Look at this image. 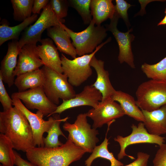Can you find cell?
<instances>
[{"mask_svg":"<svg viewBox=\"0 0 166 166\" xmlns=\"http://www.w3.org/2000/svg\"><path fill=\"white\" fill-rule=\"evenodd\" d=\"M111 99L119 103L125 115L137 121L144 122L143 113L137 105L136 100L131 95L121 90H116Z\"/></svg>","mask_w":166,"mask_h":166,"instance_id":"7402d4cb","label":"cell"},{"mask_svg":"<svg viewBox=\"0 0 166 166\" xmlns=\"http://www.w3.org/2000/svg\"><path fill=\"white\" fill-rule=\"evenodd\" d=\"M38 19L36 14H33L20 24L13 26H10L6 19H3L0 26V45L10 40H18L21 32L28 26Z\"/></svg>","mask_w":166,"mask_h":166,"instance_id":"603a6c76","label":"cell"},{"mask_svg":"<svg viewBox=\"0 0 166 166\" xmlns=\"http://www.w3.org/2000/svg\"><path fill=\"white\" fill-rule=\"evenodd\" d=\"M44 80V73L41 68L17 76L14 84L18 89V92H22L43 86Z\"/></svg>","mask_w":166,"mask_h":166,"instance_id":"d4e9b609","label":"cell"},{"mask_svg":"<svg viewBox=\"0 0 166 166\" xmlns=\"http://www.w3.org/2000/svg\"><path fill=\"white\" fill-rule=\"evenodd\" d=\"M86 113L78 115L74 123L65 122L63 128L69 132L68 136L77 146L85 149L87 152H92L99 140L97 137L98 131L88 122Z\"/></svg>","mask_w":166,"mask_h":166,"instance_id":"52a82bcc","label":"cell"},{"mask_svg":"<svg viewBox=\"0 0 166 166\" xmlns=\"http://www.w3.org/2000/svg\"><path fill=\"white\" fill-rule=\"evenodd\" d=\"M115 2V13L119 18H122L128 26L129 23L128 10L132 5L124 0H116Z\"/></svg>","mask_w":166,"mask_h":166,"instance_id":"1f68e13d","label":"cell"},{"mask_svg":"<svg viewBox=\"0 0 166 166\" xmlns=\"http://www.w3.org/2000/svg\"><path fill=\"white\" fill-rule=\"evenodd\" d=\"M137 157L131 163L124 166H148V163L150 155L142 152H138Z\"/></svg>","mask_w":166,"mask_h":166,"instance_id":"e575fe53","label":"cell"},{"mask_svg":"<svg viewBox=\"0 0 166 166\" xmlns=\"http://www.w3.org/2000/svg\"><path fill=\"white\" fill-rule=\"evenodd\" d=\"M62 26L69 34L77 55L80 56L92 53L107 35L106 28L101 25L95 26L93 19L88 27L80 32L73 31L64 24Z\"/></svg>","mask_w":166,"mask_h":166,"instance_id":"3957f363","label":"cell"},{"mask_svg":"<svg viewBox=\"0 0 166 166\" xmlns=\"http://www.w3.org/2000/svg\"><path fill=\"white\" fill-rule=\"evenodd\" d=\"M119 18L115 13L113 18L110 19L109 24H106L105 28L107 31L111 32L117 42L119 50L118 60L120 63H122L125 62L132 68H135L131 47V42L134 39L135 36L130 33L132 29L126 32H121L118 29L117 25Z\"/></svg>","mask_w":166,"mask_h":166,"instance_id":"4fadbf2b","label":"cell"},{"mask_svg":"<svg viewBox=\"0 0 166 166\" xmlns=\"http://www.w3.org/2000/svg\"><path fill=\"white\" fill-rule=\"evenodd\" d=\"M111 37L99 45L89 54L70 60L62 54L61 57L63 73L67 76L68 81L72 86L77 87L86 81L93 73L90 65V61L96 53L105 45L110 42Z\"/></svg>","mask_w":166,"mask_h":166,"instance_id":"277c9868","label":"cell"},{"mask_svg":"<svg viewBox=\"0 0 166 166\" xmlns=\"http://www.w3.org/2000/svg\"><path fill=\"white\" fill-rule=\"evenodd\" d=\"M0 132L11 141L14 148L26 152L34 146L33 133L24 114L15 106L0 112Z\"/></svg>","mask_w":166,"mask_h":166,"instance_id":"6da1fadb","label":"cell"},{"mask_svg":"<svg viewBox=\"0 0 166 166\" xmlns=\"http://www.w3.org/2000/svg\"><path fill=\"white\" fill-rule=\"evenodd\" d=\"M90 65L96 72V80L92 85L101 93L102 98L101 101L111 98L116 90L111 84L108 71L104 69V61L97 59L95 55L90 61Z\"/></svg>","mask_w":166,"mask_h":166,"instance_id":"e0dca14e","label":"cell"},{"mask_svg":"<svg viewBox=\"0 0 166 166\" xmlns=\"http://www.w3.org/2000/svg\"><path fill=\"white\" fill-rule=\"evenodd\" d=\"M102 98L101 93L92 85L85 86L83 90L70 99L63 100L62 103L57 106L52 113L60 114L64 111L72 108L81 106H89L96 108Z\"/></svg>","mask_w":166,"mask_h":166,"instance_id":"5bb4252c","label":"cell"},{"mask_svg":"<svg viewBox=\"0 0 166 166\" xmlns=\"http://www.w3.org/2000/svg\"><path fill=\"white\" fill-rule=\"evenodd\" d=\"M13 105L19 109L25 115L31 128L33 133L34 145L35 147H44L43 140V135L47 132L54 121V117H49L47 121L43 119L44 116L40 111L38 110L36 113H34L28 109L18 98L11 96Z\"/></svg>","mask_w":166,"mask_h":166,"instance_id":"30bf717a","label":"cell"},{"mask_svg":"<svg viewBox=\"0 0 166 166\" xmlns=\"http://www.w3.org/2000/svg\"><path fill=\"white\" fill-rule=\"evenodd\" d=\"M136 104L141 110L151 111L166 105V81L153 79L144 82L136 93Z\"/></svg>","mask_w":166,"mask_h":166,"instance_id":"5b68a950","label":"cell"},{"mask_svg":"<svg viewBox=\"0 0 166 166\" xmlns=\"http://www.w3.org/2000/svg\"><path fill=\"white\" fill-rule=\"evenodd\" d=\"M8 46L6 54L1 61L0 75L3 82L10 87L14 84L15 79L14 73L17 64V57L21 49L18 40L10 41Z\"/></svg>","mask_w":166,"mask_h":166,"instance_id":"2e32d148","label":"cell"},{"mask_svg":"<svg viewBox=\"0 0 166 166\" xmlns=\"http://www.w3.org/2000/svg\"><path fill=\"white\" fill-rule=\"evenodd\" d=\"M15 156V165L17 166H38L32 162L23 159L20 155L14 151Z\"/></svg>","mask_w":166,"mask_h":166,"instance_id":"8d00e7d4","label":"cell"},{"mask_svg":"<svg viewBox=\"0 0 166 166\" xmlns=\"http://www.w3.org/2000/svg\"><path fill=\"white\" fill-rule=\"evenodd\" d=\"M42 69L45 77L43 88L51 101L57 105L59 103V99L66 100L75 96L76 92L69 82L66 75L45 65H43Z\"/></svg>","mask_w":166,"mask_h":166,"instance_id":"8992f818","label":"cell"},{"mask_svg":"<svg viewBox=\"0 0 166 166\" xmlns=\"http://www.w3.org/2000/svg\"><path fill=\"white\" fill-rule=\"evenodd\" d=\"M49 0H34L32 8L33 14H39L42 9H43L49 3Z\"/></svg>","mask_w":166,"mask_h":166,"instance_id":"d590c367","label":"cell"},{"mask_svg":"<svg viewBox=\"0 0 166 166\" xmlns=\"http://www.w3.org/2000/svg\"><path fill=\"white\" fill-rule=\"evenodd\" d=\"M0 166H4V165H2V164H0Z\"/></svg>","mask_w":166,"mask_h":166,"instance_id":"ab89813d","label":"cell"},{"mask_svg":"<svg viewBox=\"0 0 166 166\" xmlns=\"http://www.w3.org/2000/svg\"><path fill=\"white\" fill-rule=\"evenodd\" d=\"M2 77L0 75V101L4 111H6L12 107L13 102L12 98L9 95L4 86Z\"/></svg>","mask_w":166,"mask_h":166,"instance_id":"d6a6232c","label":"cell"},{"mask_svg":"<svg viewBox=\"0 0 166 166\" xmlns=\"http://www.w3.org/2000/svg\"><path fill=\"white\" fill-rule=\"evenodd\" d=\"M53 115L54 117V121L47 132V136L43 138L44 147L47 148H56L63 145V144L58 139L59 136L60 135L67 139L61 131L60 125L61 122L66 121L69 117H67L61 119L60 114H55Z\"/></svg>","mask_w":166,"mask_h":166,"instance_id":"484cf974","label":"cell"},{"mask_svg":"<svg viewBox=\"0 0 166 166\" xmlns=\"http://www.w3.org/2000/svg\"><path fill=\"white\" fill-rule=\"evenodd\" d=\"M159 147L153 160V166H166V144Z\"/></svg>","mask_w":166,"mask_h":166,"instance_id":"836d02e7","label":"cell"},{"mask_svg":"<svg viewBox=\"0 0 166 166\" xmlns=\"http://www.w3.org/2000/svg\"><path fill=\"white\" fill-rule=\"evenodd\" d=\"M41 44L37 46L39 55L44 65L61 73H63L61 57L57 49L49 38L42 39Z\"/></svg>","mask_w":166,"mask_h":166,"instance_id":"d6986e66","label":"cell"},{"mask_svg":"<svg viewBox=\"0 0 166 166\" xmlns=\"http://www.w3.org/2000/svg\"><path fill=\"white\" fill-rule=\"evenodd\" d=\"M65 22L64 19H59L51 9L49 3L43 9L39 18L33 25L26 29L18 41L21 48L29 44H37L41 40L42 33L49 27L60 26Z\"/></svg>","mask_w":166,"mask_h":166,"instance_id":"ba28073f","label":"cell"},{"mask_svg":"<svg viewBox=\"0 0 166 166\" xmlns=\"http://www.w3.org/2000/svg\"><path fill=\"white\" fill-rule=\"evenodd\" d=\"M47 34L56 45L61 52L71 56L73 59L76 57L75 48L70 40V37L64 29L62 24L51 27L47 29Z\"/></svg>","mask_w":166,"mask_h":166,"instance_id":"44dd1931","label":"cell"},{"mask_svg":"<svg viewBox=\"0 0 166 166\" xmlns=\"http://www.w3.org/2000/svg\"><path fill=\"white\" fill-rule=\"evenodd\" d=\"M86 114L93 121V127L95 129L105 124H111L116 119L125 115L120 104L111 98L100 101L96 108L89 109Z\"/></svg>","mask_w":166,"mask_h":166,"instance_id":"7c38bea8","label":"cell"},{"mask_svg":"<svg viewBox=\"0 0 166 166\" xmlns=\"http://www.w3.org/2000/svg\"><path fill=\"white\" fill-rule=\"evenodd\" d=\"M164 25H166V14L163 19L158 24L157 26H159Z\"/></svg>","mask_w":166,"mask_h":166,"instance_id":"74e56055","label":"cell"},{"mask_svg":"<svg viewBox=\"0 0 166 166\" xmlns=\"http://www.w3.org/2000/svg\"><path fill=\"white\" fill-rule=\"evenodd\" d=\"M14 146L5 135L0 134V162L4 166H14L15 156Z\"/></svg>","mask_w":166,"mask_h":166,"instance_id":"4316f807","label":"cell"},{"mask_svg":"<svg viewBox=\"0 0 166 166\" xmlns=\"http://www.w3.org/2000/svg\"><path fill=\"white\" fill-rule=\"evenodd\" d=\"M66 142L56 148L34 147L26 152L28 160L38 166H69L87 151L76 145L68 136Z\"/></svg>","mask_w":166,"mask_h":166,"instance_id":"7a4b0ae2","label":"cell"},{"mask_svg":"<svg viewBox=\"0 0 166 166\" xmlns=\"http://www.w3.org/2000/svg\"><path fill=\"white\" fill-rule=\"evenodd\" d=\"M107 133L103 141L94 148L91 155L85 161V166H123V164L108 150L109 143L106 137Z\"/></svg>","mask_w":166,"mask_h":166,"instance_id":"ac0fdd59","label":"cell"},{"mask_svg":"<svg viewBox=\"0 0 166 166\" xmlns=\"http://www.w3.org/2000/svg\"><path fill=\"white\" fill-rule=\"evenodd\" d=\"M141 110L144 118L143 123L149 133L159 136L166 134V105L151 111Z\"/></svg>","mask_w":166,"mask_h":166,"instance_id":"ffe728a7","label":"cell"},{"mask_svg":"<svg viewBox=\"0 0 166 166\" xmlns=\"http://www.w3.org/2000/svg\"><path fill=\"white\" fill-rule=\"evenodd\" d=\"M131 127L132 132L129 135L125 137L118 135L114 138V140L119 143L120 147V151L117 155L118 160L123 159L125 156L131 159H135L133 157L128 155L125 153L126 148L129 145L146 143L155 144L160 146L165 141L164 137L149 133L143 122H140L137 126L133 124Z\"/></svg>","mask_w":166,"mask_h":166,"instance_id":"9c48e42d","label":"cell"},{"mask_svg":"<svg viewBox=\"0 0 166 166\" xmlns=\"http://www.w3.org/2000/svg\"><path fill=\"white\" fill-rule=\"evenodd\" d=\"M69 6L74 8L81 17L85 24L89 25L92 18L90 5L91 0H69Z\"/></svg>","mask_w":166,"mask_h":166,"instance_id":"f546056e","label":"cell"},{"mask_svg":"<svg viewBox=\"0 0 166 166\" xmlns=\"http://www.w3.org/2000/svg\"><path fill=\"white\" fill-rule=\"evenodd\" d=\"M164 13H165V14H166V8L165 9V11H164Z\"/></svg>","mask_w":166,"mask_h":166,"instance_id":"f35d334b","label":"cell"},{"mask_svg":"<svg viewBox=\"0 0 166 166\" xmlns=\"http://www.w3.org/2000/svg\"><path fill=\"white\" fill-rule=\"evenodd\" d=\"M49 3L51 9L58 19H63L66 17L69 6L68 0H51Z\"/></svg>","mask_w":166,"mask_h":166,"instance_id":"4dcf8cb0","label":"cell"},{"mask_svg":"<svg viewBox=\"0 0 166 166\" xmlns=\"http://www.w3.org/2000/svg\"><path fill=\"white\" fill-rule=\"evenodd\" d=\"M10 2L15 21L22 22L31 16L34 0H11Z\"/></svg>","mask_w":166,"mask_h":166,"instance_id":"83f0119b","label":"cell"},{"mask_svg":"<svg viewBox=\"0 0 166 166\" xmlns=\"http://www.w3.org/2000/svg\"><path fill=\"white\" fill-rule=\"evenodd\" d=\"M143 72L151 79L166 81V56L152 65L144 63L141 66Z\"/></svg>","mask_w":166,"mask_h":166,"instance_id":"f1b7e54d","label":"cell"},{"mask_svg":"<svg viewBox=\"0 0 166 166\" xmlns=\"http://www.w3.org/2000/svg\"><path fill=\"white\" fill-rule=\"evenodd\" d=\"M112 1V0H91V14L96 25H100L108 19L113 18L115 9Z\"/></svg>","mask_w":166,"mask_h":166,"instance_id":"cb8c5ba5","label":"cell"},{"mask_svg":"<svg viewBox=\"0 0 166 166\" xmlns=\"http://www.w3.org/2000/svg\"><path fill=\"white\" fill-rule=\"evenodd\" d=\"M11 96L22 100L28 109H37L47 117L51 116L57 106L48 98L42 86L22 92L14 93Z\"/></svg>","mask_w":166,"mask_h":166,"instance_id":"8fae6325","label":"cell"},{"mask_svg":"<svg viewBox=\"0 0 166 166\" xmlns=\"http://www.w3.org/2000/svg\"><path fill=\"white\" fill-rule=\"evenodd\" d=\"M44 64L39 55L36 44L24 45L18 55L17 66L14 71V76L35 70Z\"/></svg>","mask_w":166,"mask_h":166,"instance_id":"9a60e30c","label":"cell"}]
</instances>
